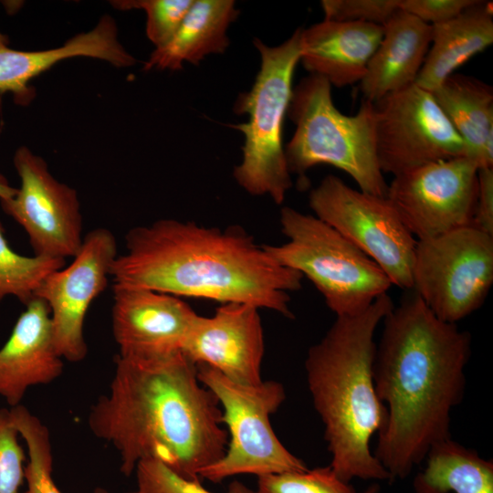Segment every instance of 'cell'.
Returning <instances> with one entry per match:
<instances>
[{
  "instance_id": "obj_21",
  "label": "cell",
  "mask_w": 493,
  "mask_h": 493,
  "mask_svg": "<svg viewBox=\"0 0 493 493\" xmlns=\"http://www.w3.org/2000/svg\"><path fill=\"white\" fill-rule=\"evenodd\" d=\"M478 169L493 168V89L471 76L453 73L431 91Z\"/></svg>"
},
{
  "instance_id": "obj_9",
  "label": "cell",
  "mask_w": 493,
  "mask_h": 493,
  "mask_svg": "<svg viewBox=\"0 0 493 493\" xmlns=\"http://www.w3.org/2000/svg\"><path fill=\"white\" fill-rule=\"evenodd\" d=\"M412 289L441 320L455 323L484 303L493 284V236L468 226L416 240Z\"/></svg>"
},
{
  "instance_id": "obj_37",
  "label": "cell",
  "mask_w": 493,
  "mask_h": 493,
  "mask_svg": "<svg viewBox=\"0 0 493 493\" xmlns=\"http://www.w3.org/2000/svg\"><path fill=\"white\" fill-rule=\"evenodd\" d=\"M94 493H110V492L107 491L106 489L97 488ZM128 493H135V492H128Z\"/></svg>"
},
{
  "instance_id": "obj_12",
  "label": "cell",
  "mask_w": 493,
  "mask_h": 493,
  "mask_svg": "<svg viewBox=\"0 0 493 493\" xmlns=\"http://www.w3.org/2000/svg\"><path fill=\"white\" fill-rule=\"evenodd\" d=\"M477 165L467 157L433 163L393 176L386 197L416 240L471 224Z\"/></svg>"
},
{
  "instance_id": "obj_1",
  "label": "cell",
  "mask_w": 493,
  "mask_h": 493,
  "mask_svg": "<svg viewBox=\"0 0 493 493\" xmlns=\"http://www.w3.org/2000/svg\"><path fill=\"white\" fill-rule=\"evenodd\" d=\"M383 326L373 381L386 421L373 454L393 481L408 477L435 445L451 438V413L464 396L471 335L439 320L413 290Z\"/></svg>"
},
{
  "instance_id": "obj_2",
  "label": "cell",
  "mask_w": 493,
  "mask_h": 493,
  "mask_svg": "<svg viewBox=\"0 0 493 493\" xmlns=\"http://www.w3.org/2000/svg\"><path fill=\"white\" fill-rule=\"evenodd\" d=\"M88 425L116 450L126 477L142 460L155 459L199 480L228 444L220 404L183 351L151 359L118 355L108 393L91 405Z\"/></svg>"
},
{
  "instance_id": "obj_20",
  "label": "cell",
  "mask_w": 493,
  "mask_h": 493,
  "mask_svg": "<svg viewBox=\"0 0 493 493\" xmlns=\"http://www.w3.org/2000/svg\"><path fill=\"white\" fill-rule=\"evenodd\" d=\"M431 40V25L399 9L383 25V37L360 82L363 100L374 103L414 84Z\"/></svg>"
},
{
  "instance_id": "obj_7",
  "label": "cell",
  "mask_w": 493,
  "mask_h": 493,
  "mask_svg": "<svg viewBox=\"0 0 493 493\" xmlns=\"http://www.w3.org/2000/svg\"><path fill=\"white\" fill-rule=\"evenodd\" d=\"M279 223L288 241L262 247L279 265L310 280L336 317L363 311L391 288L372 258L317 216L285 206Z\"/></svg>"
},
{
  "instance_id": "obj_24",
  "label": "cell",
  "mask_w": 493,
  "mask_h": 493,
  "mask_svg": "<svg viewBox=\"0 0 493 493\" xmlns=\"http://www.w3.org/2000/svg\"><path fill=\"white\" fill-rule=\"evenodd\" d=\"M425 460L414 493H493V461L452 438L435 445Z\"/></svg>"
},
{
  "instance_id": "obj_6",
  "label": "cell",
  "mask_w": 493,
  "mask_h": 493,
  "mask_svg": "<svg viewBox=\"0 0 493 493\" xmlns=\"http://www.w3.org/2000/svg\"><path fill=\"white\" fill-rule=\"evenodd\" d=\"M300 33L301 28H298L277 47L254 40L260 68L251 89L240 94L235 104V111L246 114L248 120L233 126L245 137L242 162L233 175L246 192L269 195L277 205L284 202L292 186L282 136L293 93V75L300 59Z\"/></svg>"
},
{
  "instance_id": "obj_30",
  "label": "cell",
  "mask_w": 493,
  "mask_h": 493,
  "mask_svg": "<svg viewBox=\"0 0 493 493\" xmlns=\"http://www.w3.org/2000/svg\"><path fill=\"white\" fill-rule=\"evenodd\" d=\"M9 409H0V493H19L25 479V451Z\"/></svg>"
},
{
  "instance_id": "obj_32",
  "label": "cell",
  "mask_w": 493,
  "mask_h": 493,
  "mask_svg": "<svg viewBox=\"0 0 493 493\" xmlns=\"http://www.w3.org/2000/svg\"><path fill=\"white\" fill-rule=\"evenodd\" d=\"M476 2L477 0H399V8L433 26L457 16Z\"/></svg>"
},
{
  "instance_id": "obj_8",
  "label": "cell",
  "mask_w": 493,
  "mask_h": 493,
  "mask_svg": "<svg viewBox=\"0 0 493 493\" xmlns=\"http://www.w3.org/2000/svg\"><path fill=\"white\" fill-rule=\"evenodd\" d=\"M200 382L216 397L227 428L225 455L199 473V478L220 483L236 475L261 476L308 469L278 438L270 416L286 399L283 384L262 381L255 385L237 383L218 371L197 365Z\"/></svg>"
},
{
  "instance_id": "obj_33",
  "label": "cell",
  "mask_w": 493,
  "mask_h": 493,
  "mask_svg": "<svg viewBox=\"0 0 493 493\" xmlns=\"http://www.w3.org/2000/svg\"><path fill=\"white\" fill-rule=\"evenodd\" d=\"M471 226L493 236V168L477 170V190Z\"/></svg>"
},
{
  "instance_id": "obj_18",
  "label": "cell",
  "mask_w": 493,
  "mask_h": 493,
  "mask_svg": "<svg viewBox=\"0 0 493 493\" xmlns=\"http://www.w3.org/2000/svg\"><path fill=\"white\" fill-rule=\"evenodd\" d=\"M74 57L99 58L119 68L135 63L118 40L115 21L104 16L92 30L78 34L56 48L22 51L1 47L0 95L12 93L16 104L28 105L36 94L30 81L58 62Z\"/></svg>"
},
{
  "instance_id": "obj_13",
  "label": "cell",
  "mask_w": 493,
  "mask_h": 493,
  "mask_svg": "<svg viewBox=\"0 0 493 493\" xmlns=\"http://www.w3.org/2000/svg\"><path fill=\"white\" fill-rule=\"evenodd\" d=\"M14 165L21 184L13 197L0 200L3 211L24 228L35 256L73 257L83 241L77 191L55 179L25 146L16 150Z\"/></svg>"
},
{
  "instance_id": "obj_36",
  "label": "cell",
  "mask_w": 493,
  "mask_h": 493,
  "mask_svg": "<svg viewBox=\"0 0 493 493\" xmlns=\"http://www.w3.org/2000/svg\"><path fill=\"white\" fill-rule=\"evenodd\" d=\"M9 44V39L7 36L0 32V47H6Z\"/></svg>"
},
{
  "instance_id": "obj_26",
  "label": "cell",
  "mask_w": 493,
  "mask_h": 493,
  "mask_svg": "<svg viewBox=\"0 0 493 493\" xmlns=\"http://www.w3.org/2000/svg\"><path fill=\"white\" fill-rule=\"evenodd\" d=\"M65 265V259L27 257L14 251L0 221V304L5 297L14 296L26 306L43 279Z\"/></svg>"
},
{
  "instance_id": "obj_28",
  "label": "cell",
  "mask_w": 493,
  "mask_h": 493,
  "mask_svg": "<svg viewBox=\"0 0 493 493\" xmlns=\"http://www.w3.org/2000/svg\"><path fill=\"white\" fill-rule=\"evenodd\" d=\"M194 0H126L112 1L120 10L142 9L146 12V35L160 47L175 34Z\"/></svg>"
},
{
  "instance_id": "obj_25",
  "label": "cell",
  "mask_w": 493,
  "mask_h": 493,
  "mask_svg": "<svg viewBox=\"0 0 493 493\" xmlns=\"http://www.w3.org/2000/svg\"><path fill=\"white\" fill-rule=\"evenodd\" d=\"M9 415L28 454L24 469L26 489L22 493H62L52 477L53 454L47 425L21 404L11 407Z\"/></svg>"
},
{
  "instance_id": "obj_16",
  "label": "cell",
  "mask_w": 493,
  "mask_h": 493,
  "mask_svg": "<svg viewBox=\"0 0 493 493\" xmlns=\"http://www.w3.org/2000/svg\"><path fill=\"white\" fill-rule=\"evenodd\" d=\"M259 309L224 303L210 317L199 315L183 352L196 366L207 365L237 383H261L265 342Z\"/></svg>"
},
{
  "instance_id": "obj_5",
  "label": "cell",
  "mask_w": 493,
  "mask_h": 493,
  "mask_svg": "<svg viewBox=\"0 0 493 493\" xmlns=\"http://www.w3.org/2000/svg\"><path fill=\"white\" fill-rule=\"evenodd\" d=\"M288 113L296 129L285 148L290 173L304 176L319 164L342 170L359 190L386 196L388 184L379 166L373 103L362 100L354 115L334 105L331 85L310 74L293 89Z\"/></svg>"
},
{
  "instance_id": "obj_19",
  "label": "cell",
  "mask_w": 493,
  "mask_h": 493,
  "mask_svg": "<svg viewBox=\"0 0 493 493\" xmlns=\"http://www.w3.org/2000/svg\"><path fill=\"white\" fill-rule=\"evenodd\" d=\"M383 35V26L323 19L300 33L303 67L339 88L363 79Z\"/></svg>"
},
{
  "instance_id": "obj_31",
  "label": "cell",
  "mask_w": 493,
  "mask_h": 493,
  "mask_svg": "<svg viewBox=\"0 0 493 493\" xmlns=\"http://www.w3.org/2000/svg\"><path fill=\"white\" fill-rule=\"evenodd\" d=\"M325 18L383 26L400 8L399 0H322Z\"/></svg>"
},
{
  "instance_id": "obj_35",
  "label": "cell",
  "mask_w": 493,
  "mask_h": 493,
  "mask_svg": "<svg viewBox=\"0 0 493 493\" xmlns=\"http://www.w3.org/2000/svg\"><path fill=\"white\" fill-rule=\"evenodd\" d=\"M379 492H380V487L375 482V483L371 484L366 489L359 493H379Z\"/></svg>"
},
{
  "instance_id": "obj_11",
  "label": "cell",
  "mask_w": 493,
  "mask_h": 493,
  "mask_svg": "<svg viewBox=\"0 0 493 493\" xmlns=\"http://www.w3.org/2000/svg\"><path fill=\"white\" fill-rule=\"evenodd\" d=\"M375 147L383 173L393 176L466 157V147L432 93L413 84L373 103Z\"/></svg>"
},
{
  "instance_id": "obj_3",
  "label": "cell",
  "mask_w": 493,
  "mask_h": 493,
  "mask_svg": "<svg viewBox=\"0 0 493 493\" xmlns=\"http://www.w3.org/2000/svg\"><path fill=\"white\" fill-rule=\"evenodd\" d=\"M113 285L176 297L246 303L293 319L289 291L302 275L275 261L237 226L160 219L130 229L110 268Z\"/></svg>"
},
{
  "instance_id": "obj_17",
  "label": "cell",
  "mask_w": 493,
  "mask_h": 493,
  "mask_svg": "<svg viewBox=\"0 0 493 493\" xmlns=\"http://www.w3.org/2000/svg\"><path fill=\"white\" fill-rule=\"evenodd\" d=\"M64 371L53 341L50 310L33 298L0 349V396L19 405L29 388L56 381Z\"/></svg>"
},
{
  "instance_id": "obj_23",
  "label": "cell",
  "mask_w": 493,
  "mask_h": 493,
  "mask_svg": "<svg viewBox=\"0 0 493 493\" xmlns=\"http://www.w3.org/2000/svg\"><path fill=\"white\" fill-rule=\"evenodd\" d=\"M238 11L231 0H194L179 28L163 46L156 47L144 69L179 70L183 64H198L210 54H222L229 45L226 31Z\"/></svg>"
},
{
  "instance_id": "obj_15",
  "label": "cell",
  "mask_w": 493,
  "mask_h": 493,
  "mask_svg": "<svg viewBox=\"0 0 493 493\" xmlns=\"http://www.w3.org/2000/svg\"><path fill=\"white\" fill-rule=\"evenodd\" d=\"M198 317L179 297L113 285L111 330L119 356L151 359L183 351Z\"/></svg>"
},
{
  "instance_id": "obj_10",
  "label": "cell",
  "mask_w": 493,
  "mask_h": 493,
  "mask_svg": "<svg viewBox=\"0 0 493 493\" xmlns=\"http://www.w3.org/2000/svg\"><path fill=\"white\" fill-rule=\"evenodd\" d=\"M309 204L315 216L372 258L392 285L412 289L416 239L386 196L353 189L329 174L311 190Z\"/></svg>"
},
{
  "instance_id": "obj_22",
  "label": "cell",
  "mask_w": 493,
  "mask_h": 493,
  "mask_svg": "<svg viewBox=\"0 0 493 493\" xmlns=\"http://www.w3.org/2000/svg\"><path fill=\"white\" fill-rule=\"evenodd\" d=\"M493 43L491 4L477 0L457 16L432 26V40L414 84L428 91Z\"/></svg>"
},
{
  "instance_id": "obj_27",
  "label": "cell",
  "mask_w": 493,
  "mask_h": 493,
  "mask_svg": "<svg viewBox=\"0 0 493 493\" xmlns=\"http://www.w3.org/2000/svg\"><path fill=\"white\" fill-rule=\"evenodd\" d=\"M257 493H358L329 466L257 477Z\"/></svg>"
},
{
  "instance_id": "obj_29",
  "label": "cell",
  "mask_w": 493,
  "mask_h": 493,
  "mask_svg": "<svg viewBox=\"0 0 493 493\" xmlns=\"http://www.w3.org/2000/svg\"><path fill=\"white\" fill-rule=\"evenodd\" d=\"M135 493H213L199 480L186 479L155 459H144L135 468ZM226 493H257L239 481L229 484Z\"/></svg>"
},
{
  "instance_id": "obj_34",
  "label": "cell",
  "mask_w": 493,
  "mask_h": 493,
  "mask_svg": "<svg viewBox=\"0 0 493 493\" xmlns=\"http://www.w3.org/2000/svg\"><path fill=\"white\" fill-rule=\"evenodd\" d=\"M11 193V186L5 177L0 173V198L8 196Z\"/></svg>"
},
{
  "instance_id": "obj_4",
  "label": "cell",
  "mask_w": 493,
  "mask_h": 493,
  "mask_svg": "<svg viewBox=\"0 0 493 493\" xmlns=\"http://www.w3.org/2000/svg\"><path fill=\"white\" fill-rule=\"evenodd\" d=\"M393 306L386 293L358 314L336 317L306 356L308 388L324 426L330 467L346 482L391 481L370 445L386 421L373 381L374 335Z\"/></svg>"
},
{
  "instance_id": "obj_14",
  "label": "cell",
  "mask_w": 493,
  "mask_h": 493,
  "mask_svg": "<svg viewBox=\"0 0 493 493\" xmlns=\"http://www.w3.org/2000/svg\"><path fill=\"white\" fill-rule=\"evenodd\" d=\"M117 257V241L110 230H90L71 263L48 274L36 290L34 298L42 299L49 308L54 344L63 360L79 362L86 358V315L107 288Z\"/></svg>"
}]
</instances>
